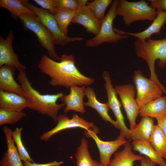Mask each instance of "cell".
<instances>
[{
    "label": "cell",
    "mask_w": 166,
    "mask_h": 166,
    "mask_svg": "<svg viewBox=\"0 0 166 166\" xmlns=\"http://www.w3.org/2000/svg\"><path fill=\"white\" fill-rule=\"evenodd\" d=\"M19 18L26 30H30L36 34L39 43L47 51L50 57L59 61L60 57L55 50V44L52 34L37 17L24 14Z\"/></svg>",
    "instance_id": "5b68a950"
},
{
    "label": "cell",
    "mask_w": 166,
    "mask_h": 166,
    "mask_svg": "<svg viewBox=\"0 0 166 166\" xmlns=\"http://www.w3.org/2000/svg\"><path fill=\"white\" fill-rule=\"evenodd\" d=\"M102 77L105 81L104 85L106 89L109 108L113 112L116 119L120 136L131 140L130 131L126 126L121 110V105L117 96L114 88L112 84L111 78L108 72L104 71Z\"/></svg>",
    "instance_id": "9c48e42d"
},
{
    "label": "cell",
    "mask_w": 166,
    "mask_h": 166,
    "mask_svg": "<svg viewBox=\"0 0 166 166\" xmlns=\"http://www.w3.org/2000/svg\"><path fill=\"white\" fill-rule=\"evenodd\" d=\"M28 107V101L26 97L0 90V109L21 112Z\"/></svg>",
    "instance_id": "e0dca14e"
},
{
    "label": "cell",
    "mask_w": 166,
    "mask_h": 166,
    "mask_svg": "<svg viewBox=\"0 0 166 166\" xmlns=\"http://www.w3.org/2000/svg\"><path fill=\"white\" fill-rule=\"evenodd\" d=\"M119 1H113L109 10L101 22L99 33L94 37L86 40L85 45L87 47H95L105 42L116 43L128 37L127 35L117 34L113 27V22L117 16L116 9Z\"/></svg>",
    "instance_id": "8992f818"
},
{
    "label": "cell",
    "mask_w": 166,
    "mask_h": 166,
    "mask_svg": "<svg viewBox=\"0 0 166 166\" xmlns=\"http://www.w3.org/2000/svg\"><path fill=\"white\" fill-rule=\"evenodd\" d=\"M26 115V113L22 112L0 109V125L6 124H14Z\"/></svg>",
    "instance_id": "4dcf8cb0"
},
{
    "label": "cell",
    "mask_w": 166,
    "mask_h": 166,
    "mask_svg": "<svg viewBox=\"0 0 166 166\" xmlns=\"http://www.w3.org/2000/svg\"><path fill=\"white\" fill-rule=\"evenodd\" d=\"M7 144V150L0 161L1 166H24L12 137V130L7 126L3 128Z\"/></svg>",
    "instance_id": "ac0fdd59"
},
{
    "label": "cell",
    "mask_w": 166,
    "mask_h": 166,
    "mask_svg": "<svg viewBox=\"0 0 166 166\" xmlns=\"http://www.w3.org/2000/svg\"><path fill=\"white\" fill-rule=\"evenodd\" d=\"M77 166H103L92 158L89 151L88 142L82 138L75 154Z\"/></svg>",
    "instance_id": "d4e9b609"
},
{
    "label": "cell",
    "mask_w": 166,
    "mask_h": 166,
    "mask_svg": "<svg viewBox=\"0 0 166 166\" xmlns=\"http://www.w3.org/2000/svg\"><path fill=\"white\" fill-rule=\"evenodd\" d=\"M157 124L166 136V114L163 117L156 119Z\"/></svg>",
    "instance_id": "d590c367"
},
{
    "label": "cell",
    "mask_w": 166,
    "mask_h": 166,
    "mask_svg": "<svg viewBox=\"0 0 166 166\" xmlns=\"http://www.w3.org/2000/svg\"><path fill=\"white\" fill-rule=\"evenodd\" d=\"M149 4L144 0L133 2L119 0L116 9V14L122 17L124 23L128 26L137 21H153L157 11Z\"/></svg>",
    "instance_id": "277c9868"
},
{
    "label": "cell",
    "mask_w": 166,
    "mask_h": 166,
    "mask_svg": "<svg viewBox=\"0 0 166 166\" xmlns=\"http://www.w3.org/2000/svg\"><path fill=\"white\" fill-rule=\"evenodd\" d=\"M63 163L62 161H54L45 164H37L34 162L26 161L24 162L23 164L24 166H60Z\"/></svg>",
    "instance_id": "836d02e7"
},
{
    "label": "cell",
    "mask_w": 166,
    "mask_h": 166,
    "mask_svg": "<svg viewBox=\"0 0 166 166\" xmlns=\"http://www.w3.org/2000/svg\"><path fill=\"white\" fill-rule=\"evenodd\" d=\"M156 10L157 14L156 17L151 25L144 30L138 33H131L114 28V31L120 35H130L136 38L137 39L144 40L150 38L153 34H160L161 29L166 22V11L160 10Z\"/></svg>",
    "instance_id": "2e32d148"
},
{
    "label": "cell",
    "mask_w": 166,
    "mask_h": 166,
    "mask_svg": "<svg viewBox=\"0 0 166 166\" xmlns=\"http://www.w3.org/2000/svg\"><path fill=\"white\" fill-rule=\"evenodd\" d=\"M166 114V96H161L146 104L140 108L139 114L156 119Z\"/></svg>",
    "instance_id": "603a6c76"
},
{
    "label": "cell",
    "mask_w": 166,
    "mask_h": 166,
    "mask_svg": "<svg viewBox=\"0 0 166 166\" xmlns=\"http://www.w3.org/2000/svg\"><path fill=\"white\" fill-rule=\"evenodd\" d=\"M75 14V11L59 10L53 15L60 30L65 35L67 36L68 26L71 23Z\"/></svg>",
    "instance_id": "83f0119b"
},
{
    "label": "cell",
    "mask_w": 166,
    "mask_h": 166,
    "mask_svg": "<svg viewBox=\"0 0 166 166\" xmlns=\"http://www.w3.org/2000/svg\"><path fill=\"white\" fill-rule=\"evenodd\" d=\"M132 149L138 152L140 155L145 156L159 166H166V162L152 147L149 141L141 140L133 141Z\"/></svg>",
    "instance_id": "cb8c5ba5"
},
{
    "label": "cell",
    "mask_w": 166,
    "mask_h": 166,
    "mask_svg": "<svg viewBox=\"0 0 166 166\" xmlns=\"http://www.w3.org/2000/svg\"><path fill=\"white\" fill-rule=\"evenodd\" d=\"M134 44L137 56L144 59L148 65L150 73V78L156 83L166 95V89L158 78L155 66L157 60L160 68L166 66V38L160 40L149 38L147 41L137 39Z\"/></svg>",
    "instance_id": "3957f363"
},
{
    "label": "cell",
    "mask_w": 166,
    "mask_h": 166,
    "mask_svg": "<svg viewBox=\"0 0 166 166\" xmlns=\"http://www.w3.org/2000/svg\"><path fill=\"white\" fill-rule=\"evenodd\" d=\"M140 161V164L136 166H156V165L146 156L144 157Z\"/></svg>",
    "instance_id": "8d00e7d4"
},
{
    "label": "cell",
    "mask_w": 166,
    "mask_h": 166,
    "mask_svg": "<svg viewBox=\"0 0 166 166\" xmlns=\"http://www.w3.org/2000/svg\"><path fill=\"white\" fill-rule=\"evenodd\" d=\"M84 93L88 99L87 101L84 102V106L94 109L105 121L109 122L118 128L116 121L113 120L108 113L109 109L107 103H102L99 101L93 89L89 86L85 87Z\"/></svg>",
    "instance_id": "d6986e66"
},
{
    "label": "cell",
    "mask_w": 166,
    "mask_h": 166,
    "mask_svg": "<svg viewBox=\"0 0 166 166\" xmlns=\"http://www.w3.org/2000/svg\"><path fill=\"white\" fill-rule=\"evenodd\" d=\"M38 67L41 72L49 77V84L53 86L70 88L73 86H88L94 81V78L82 74L75 65L72 54H64L57 62L46 55L41 57Z\"/></svg>",
    "instance_id": "6da1fadb"
},
{
    "label": "cell",
    "mask_w": 166,
    "mask_h": 166,
    "mask_svg": "<svg viewBox=\"0 0 166 166\" xmlns=\"http://www.w3.org/2000/svg\"><path fill=\"white\" fill-rule=\"evenodd\" d=\"M22 130V127H17L13 132L12 137L13 141L16 144V147L21 160L24 162L29 161L34 162V160L31 158L23 144L21 137Z\"/></svg>",
    "instance_id": "f546056e"
},
{
    "label": "cell",
    "mask_w": 166,
    "mask_h": 166,
    "mask_svg": "<svg viewBox=\"0 0 166 166\" xmlns=\"http://www.w3.org/2000/svg\"><path fill=\"white\" fill-rule=\"evenodd\" d=\"M15 69L14 67L7 65L0 67V90L14 93L25 97L21 85L14 78Z\"/></svg>",
    "instance_id": "ffe728a7"
},
{
    "label": "cell",
    "mask_w": 166,
    "mask_h": 166,
    "mask_svg": "<svg viewBox=\"0 0 166 166\" xmlns=\"http://www.w3.org/2000/svg\"><path fill=\"white\" fill-rule=\"evenodd\" d=\"M0 6L7 9L10 12L11 17L16 20L24 14L36 16L34 12L25 6L20 0H0Z\"/></svg>",
    "instance_id": "484cf974"
},
{
    "label": "cell",
    "mask_w": 166,
    "mask_h": 166,
    "mask_svg": "<svg viewBox=\"0 0 166 166\" xmlns=\"http://www.w3.org/2000/svg\"><path fill=\"white\" fill-rule=\"evenodd\" d=\"M99 130L90 129L86 131L85 135L92 138L95 141L98 149L100 162L103 166H108L111 161L112 155L121 146L129 140H126L125 138L119 135L115 140L110 141H104L100 139L97 134Z\"/></svg>",
    "instance_id": "7c38bea8"
},
{
    "label": "cell",
    "mask_w": 166,
    "mask_h": 166,
    "mask_svg": "<svg viewBox=\"0 0 166 166\" xmlns=\"http://www.w3.org/2000/svg\"><path fill=\"white\" fill-rule=\"evenodd\" d=\"M129 141L124 145L123 150L114 153L113 160L108 166H134L135 161H140L143 158L144 156L136 155L132 152Z\"/></svg>",
    "instance_id": "44dd1931"
},
{
    "label": "cell",
    "mask_w": 166,
    "mask_h": 166,
    "mask_svg": "<svg viewBox=\"0 0 166 166\" xmlns=\"http://www.w3.org/2000/svg\"><path fill=\"white\" fill-rule=\"evenodd\" d=\"M17 80L28 101V108L41 114L46 115L56 122L59 110L65 106L63 103H57L63 93L59 92L52 94H41L32 87L25 70H19Z\"/></svg>",
    "instance_id": "7a4b0ae2"
},
{
    "label": "cell",
    "mask_w": 166,
    "mask_h": 166,
    "mask_svg": "<svg viewBox=\"0 0 166 166\" xmlns=\"http://www.w3.org/2000/svg\"><path fill=\"white\" fill-rule=\"evenodd\" d=\"M85 86H73L70 88L68 95L64 94L60 99L65 105L64 109V113L70 111H74L81 114L86 112L84 108L83 99L85 96L84 90Z\"/></svg>",
    "instance_id": "5bb4252c"
},
{
    "label": "cell",
    "mask_w": 166,
    "mask_h": 166,
    "mask_svg": "<svg viewBox=\"0 0 166 166\" xmlns=\"http://www.w3.org/2000/svg\"><path fill=\"white\" fill-rule=\"evenodd\" d=\"M42 8L47 10L54 15L57 11L54 5V0H34Z\"/></svg>",
    "instance_id": "d6a6232c"
},
{
    "label": "cell",
    "mask_w": 166,
    "mask_h": 166,
    "mask_svg": "<svg viewBox=\"0 0 166 166\" xmlns=\"http://www.w3.org/2000/svg\"><path fill=\"white\" fill-rule=\"evenodd\" d=\"M54 5L57 10L76 11L81 6L78 0H54Z\"/></svg>",
    "instance_id": "1f68e13d"
},
{
    "label": "cell",
    "mask_w": 166,
    "mask_h": 166,
    "mask_svg": "<svg viewBox=\"0 0 166 166\" xmlns=\"http://www.w3.org/2000/svg\"><path fill=\"white\" fill-rule=\"evenodd\" d=\"M14 38V33L11 31L5 39L0 36V67L7 65L18 71L26 70V66L20 62L18 55L13 49L12 44Z\"/></svg>",
    "instance_id": "4fadbf2b"
},
{
    "label": "cell",
    "mask_w": 166,
    "mask_h": 166,
    "mask_svg": "<svg viewBox=\"0 0 166 166\" xmlns=\"http://www.w3.org/2000/svg\"><path fill=\"white\" fill-rule=\"evenodd\" d=\"M56 122L57 124L55 127L44 133L40 136L41 140L47 141L54 135L68 129L79 128L86 131L90 129L93 130H99L93 122L87 121L76 114H73L71 119L66 115L60 114L58 116Z\"/></svg>",
    "instance_id": "8fae6325"
},
{
    "label": "cell",
    "mask_w": 166,
    "mask_h": 166,
    "mask_svg": "<svg viewBox=\"0 0 166 166\" xmlns=\"http://www.w3.org/2000/svg\"><path fill=\"white\" fill-rule=\"evenodd\" d=\"M20 1L25 6L34 12L38 19L50 32L55 44L63 46L69 42L83 40L82 37L71 38L63 34L59 28L54 15L49 11L36 6L28 0Z\"/></svg>",
    "instance_id": "52a82bcc"
},
{
    "label": "cell",
    "mask_w": 166,
    "mask_h": 166,
    "mask_svg": "<svg viewBox=\"0 0 166 166\" xmlns=\"http://www.w3.org/2000/svg\"><path fill=\"white\" fill-rule=\"evenodd\" d=\"M154 126L152 118L142 117L140 122L130 129L131 140L149 141Z\"/></svg>",
    "instance_id": "7402d4cb"
},
{
    "label": "cell",
    "mask_w": 166,
    "mask_h": 166,
    "mask_svg": "<svg viewBox=\"0 0 166 166\" xmlns=\"http://www.w3.org/2000/svg\"><path fill=\"white\" fill-rule=\"evenodd\" d=\"M114 88L126 113L130 129H132L136 125V120L140 109L135 98L136 89L131 84L117 85Z\"/></svg>",
    "instance_id": "30bf717a"
},
{
    "label": "cell",
    "mask_w": 166,
    "mask_h": 166,
    "mask_svg": "<svg viewBox=\"0 0 166 166\" xmlns=\"http://www.w3.org/2000/svg\"><path fill=\"white\" fill-rule=\"evenodd\" d=\"M149 141L158 154L166 159V136L157 125L154 126Z\"/></svg>",
    "instance_id": "4316f807"
},
{
    "label": "cell",
    "mask_w": 166,
    "mask_h": 166,
    "mask_svg": "<svg viewBox=\"0 0 166 166\" xmlns=\"http://www.w3.org/2000/svg\"><path fill=\"white\" fill-rule=\"evenodd\" d=\"M133 81L136 92V100L140 108L162 96L161 88L155 81L144 77L140 70L135 71Z\"/></svg>",
    "instance_id": "ba28073f"
},
{
    "label": "cell",
    "mask_w": 166,
    "mask_h": 166,
    "mask_svg": "<svg viewBox=\"0 0 166 166\" xmlns=\"http://www.w3.org/2000/svg\"><path fill=\"white\" fill-rule=\"evenodd\" d=\"M113 2L112 0H95L88 2L87 6L95 17L102 22L105 16L107 8Z\"/></svg>",
    "instance_id": "f1b7e54d"
},
{
    "label": "cell",
    "mask_w": 166,
    "mask_h": 166,
    "mask_svg": "<svg viewBox=\"0 0 166 166\" xmlns=\"http://www.w3.org/2000/svg\"><path fill=\"white\" fill-rule=\"evenodd\" d=\"M71 23L81 24L88 33L95 36L99 33L101 25V22L95 17L87 5L81 6L76 11Z\"/></svg>",
    "instance_id": "9a60e30c"
},
{
    "label": "cell",
    "mask_w": 166,
    "mask_h": 166,
    "mask_svg": "<svg viewBox=\"0 0 166 166\" xmlns=\"http://www.w3.org/2000/svg\"><path fill=\"white\" fill-rule=\"evenodd\" d=\"M150 5L156 10H166V0H150Z\"/></svg>",
    "instance_id": "e575fe53"
}]
</instances>
